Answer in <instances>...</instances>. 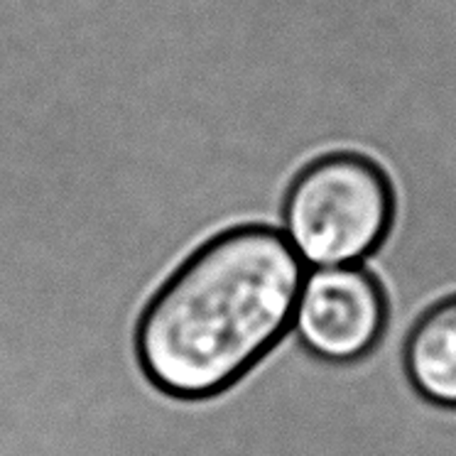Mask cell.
<instances>
[{
  "label": "cell",
  "instance_id": "1",
  "mask_svg": "<svg viewBox=\"0 0 456 456\" xmlns=\"http://www.w3.org/2000/svg\"><path fill=\"white\" fill-rule=\"evenodd\" d=\"M305 263L275 224L250 221L204 243L138 327V356L169 395L208 397L288 341Z\"/></svg>",
  "mask_w": 456,
  "mask_h": 456
},
{
  "label": "cell",
  "instance_id": "2",
  "mask_svg": "<svg viewBox=\"0 0 456 456\" xmlns=\"http://www.w3.org/2000/svg\"><path fill=\"white\" fill-rule=\"evenodd\" d=\"M395 218L393 179L358 150L307 159L278 201V228L305 268L366 265L390 239Z\"/></svg>",
  "mask_w": 456,
  "mask_h": 456
},
{
  "label": "cell",
  "instance_id": "3",
  "mask_svg": "<svg viewBox=\"0 0 456 456\" xmlns=\"http://www.w3.org/2000/svg\"><path fill=\"white\" fill-rule=\"evenodd\" d=\"M390 297L368 265L307 268L289 341L322 366H356L386 338Z\"/></svg>",
  "mask_w": 456,
  "mask_h": 456
},
{
  "label": "cell",
  "instance_id": "4",
  "mask_svg": "<svg viewBox=\"0 0 456 456\" xmlns=\"http://www.w3.org/2000/svg\"><path fill=\"white\" fill-rule=\"evenodd\" d=\"M400 358L407 386L425 405L456 412V292L415 319Z\"/></svg>",
  "mask_w": 456,
  "mask_h": 456
}]
</instances>
